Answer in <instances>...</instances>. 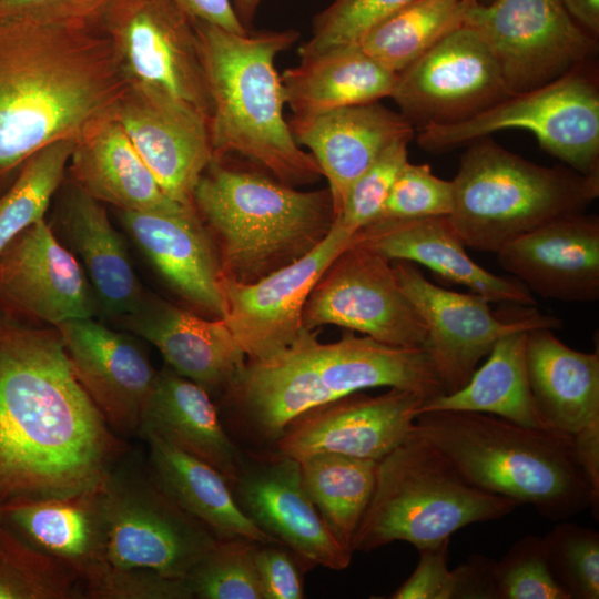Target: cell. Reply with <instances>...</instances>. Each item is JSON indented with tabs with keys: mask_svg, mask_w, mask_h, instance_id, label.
I'll list each match as a JSON object with an SVG mask.
<instances>
[{
	"mask_svg": "<svg viewBox=\"0 0 599 599\" xmlns=\"http://www.w3.org/2000/svg\"><path fill=\"white\" fill-rule=\"evenodd\" d=\"M124 451L59 329L0 315V506L90 491Z\"/></svg>",
	"mask_w": 599,
	"mask_h": 599,
	"instance_id": "obj_1",
	"label": "cell"
},
{
	"mask_svg": "<svg viewBox=\"0 0 599 599\" xmlns=\"http://www.w3.org/2000/svg\"><path fill=\"white\" fill-rule=\"evenodd\" d=\"M126 91L101 26L0 17V180L113 116Z\"/></svg>",
	"mask_w": 599,
	"mask_h": 599,
	"instance_id": "obj_2",
	"label": "cell"
},
{
	"mask_svg": "<svg viewBox=\"0 0 599 599\" xmlns=\"http://www.w3.org/2000/svg\"><path fill=\"white\" fill-rule=\"evenodd\" d=\"M374 387L408 389L427 400L445 394L424 348L388 345L353 331L325 344L316 329L305 327L283 353L247 362L229 393L247 426L258 437L275 441L301 415Z\"/></svg>",
	"mask_w": 599,
	"mask_h": 599,
	"instance_id": "obj_3",
	"label": "cell"
},
{
	"mask_svg": "<svg viewBox=\"0 0 599 599\" xmlns=\"http://www.w3.org/2000/svg\"><path fill=\"white\" fill-rule=\"evenodd\" d=\"M212 109L209 118L214 159L238 154L294 186L323 175L314 156L293 138L278 53L298 39L295 30L236 33L194 19Z\"/></svg>",
	"mask_w": 599,
	"mask_h": 599,
	"instance_id": "obj_4",
	"label": "cell"
},
{
	"mask_svg": "<svg viewBox=\"0 0 599 599\" xmlns=\"http://www.w3.org/2000/svg\"><path fill=\"white\" fill-rule=\"evenodd\" d=\"M413 432L476 487L530 505L546 518L565 520L592 508L571 435L461 410L422 413Z\"/></svg>",
	"mask_w": 599,
	"mask_h": 599,
	"instance_id": "obj_5",
	"label": "cell"
},
{
	"mask_svg": "<svg viewBox=\"0 0 599 599\" xmlns=\"http://www.w3.org/2000/svg\"><path fill=\"white\" fill-rule=\"evenodd\" d=\"M193 206L214 242L221 278L238 283L300 260L327 236L335 219L328 189L298 191L220 159L200 177Z\"/></svg>",
	"mask_w": 599,
	"mask_h": 599,
	"instance_id": "obj_6",
	"label": "cell"
},
{
	"mask_svg": "<svg viewBox=\"0 0 599 599\" xmlns=\"http://www.w3.org/2000/svg\"><path fill=\"white\" fill-rule=\"evenodd\" d=\"M453 185L450 222L466 247L490 253L599 196V176L536 164L488 136L467 144Z\"/></svg>",
	"mask_w": 599,
	"mask_h": 599,
	"instance_id": "obj_7",
	"label": "cell"
},
{
	"mask_svg": "<svg viewBox=\"0 0 599 599\" xmlns=\"http://www.w3.org/2000/svg\"><path fill=\"white\" fill-rule=\"evenodd\" d=\"M519 504L469 483L433 445L415 434L378 460L375 487L352 550L368 552L394 541L418 550L463 527L500 519Z\"/></svg>",
	"mask_w": 599,
	"mask_h": 599,
	"instance_id": "obj_8",
	"label": "cell"
},
{
	"mask_svg": "<svg viewBox=\"0 0 599 599\" xmlns=\"http://www.w3.org/2000/svg\"><path fill=\"white\" fill-rule=\"evenodd\" d=\"M508 129L530 131L540 148L565 165L599 176V80L593 60L464 121L424 126L416 141L427 152L443 153Z\"/></svg>",
	"mask_w": 599,
	"mask_h": 599,
	"instance_id": "obj_9",
	"label": "cell"
},
{
	"mask_svg": "<svg viewBox=\"0 0 599 599\" xmlns=\"http://www.w3.org/2000/svg\"><path fill=\"white\" fill-rule=\"evenodd\" d=\"M103 560L185 579L219 540L185 512L151 470L119 459L94 488Z\"/></svg>",
	"mask_w": 599,
	"mask_h": 599,
	"instance_id": "obj_10",
	"label": "cell"
},
{
	"mask_svg": "<svg viewBox=\"0 0 599 599\" xmlns=\"http://www.w3.org/2000/svg\"><path fill=\"white\" fill-rule=\"evenodd\" d=\"M100 26L129 90L171 95L210 118L194 19L175 0H113Z\"/></svg>",
	"mask_w": 599,
	"mask_h": 599,
	"instance_id": "obj_11",
	"label": "cell"
},
{
	"mask_svg": "<svg viewBox=\"0 0 599 599\" xmlns=\"http://www.w3.org/2000/svg\"><path fill=\"white\" fill-rule=\"evenodd\" d=\"M464 24L486 42L511 94L547 84L595 59L597 39L560 0H474Z\"/></svg>",
	"mask_w": 599,
	"mask_h": 599,
	"instance_id": "obj_12",
	"label": "cell"
},
{
	"mask_svg": "<svg viewBox=\"0 0 599 599\" xmlns=\"http://www.w3.org/2000/svg\"><path fill=\"white\" fill-rule=\"evenodd\" d=\"M398 282L426 328L429 354L446 393L470 379L479 361L506 334L540 327L557 329L561 319L532 306L509 304L493 312L476 293L449 291L429 282L415 263L392 261Z\"/></svg>",
	"mask_w": 599,
	"mask_h": 599,
	"instance_id": "obj_13",
	"label": "cell"
},
{
	"mask_svg": "<svg viewBox=\"0 0 599 599\" xmlns=\"http://www.w3.org/2000/svg\"><path fill=\"white\" fill-rule=\"evenodd\" d=\"M303 327L335 325L382 343L424 348L425 324L404 293L392 261L349 243L311 291L303 308Z\"/></svg>",
	"mask_w": 599,
	"mask_h": 599,
	"instance_id": "obj_14",
	"label": "cell"
},
{
	"mask_svg": "<svg viewBox=\"0 0 599 599\" xmlns=\"http://www.w3.org/2000/svg\"><path fill=\"white\" fill-rule=\"evenodd\" d=\"M509 95L490 49L463 24L397 73L389 98L419 130L464 121Z\"/></svg>",
	"mask_w": 599,
	"mask_h": 599,
	"instance_id": "obj_15",
	"label": "cell"
},
{
	"mask_svg": "<svg viewBox=\"0 0 599 599\" xmlns=\"http://www.w3.org/2000/svg\"><path fill=\"white\" fill-rule=\"evenodd\" d=\"M352 237L334 221L327 236L294 263L253 283L221 278L226 306L222 318L247 362L270 359L296 342L311 291Z\"/></svg>",
	"mask_w": 599,
	"mask_h": 599,
	"instance_id": "obj_16",
	"label": "cell"
},
{
	"mask_svg": "<svg viewBox=\"0 0 599 599\" xmlns=\"http://www.w3.org/2000/svg\"><path fill=\"white\" fill-rule=\"evenodd\" d=\"M426 400L397 387L377 396L357 392L301 415L275 443L296 460L335 453L378 461L408 437Z\"/></svg>",
	"mask_w": 599,
	"mask_h": 599,
	"instance_id": "obj_17",
	"label": "cell"
},
{
	"mask_svg": "<svg viewBox=\"0 0 599 599\" xmlns=\"http://www.w3.org/2000/svg\"><path fill=\"white\" fill-rule=\"evenodd\" d=\"M114 118L164 193L194 209V189L214 160L209 115L171 95L128 89Z\"/></svg>",
	"mask_w": 599,
	"mask_h": 599,
	"instance_id": "obj_18",
	"label": "cell"
},
{
	"mask_svg": "<svg viewBox=\"0 0 599 599\" xmlns=\"http://www.w3.org/2000/svg\"><path fill=\"white\" fill-rule=\"evenodd\" d=\"M73 372L111 428L140 436L158 372L140 343L91 318L57 326Z\"/></svg>",
	"mask_w": 599,
	"mask_h": 599,
	"instance_id": "obj_19",
	"label": "cell"
},
{
	"mask_svg": "<svg viewBox=\"0 0 599 599\" xmlns=\"http://www.w3.org/2000/svg\"><path fill=\"white\" fill-rule=\"evenodd\" d=\"M0 296L54 327L91 318L99 308L82 266L45 219L26 229L0 254Z\"/></svg>",
	"mask_w": 599,
	"mask_h": 599,
	"instance_id": "obj_20",
	"label": "cell"
},
{
	"mask_svg": "<svg viewBox=\"0 0 599 599\" xmlns=\"http://www.w3.org/2000/svg\"><path fill=\"white\" fill-rule=\"evenodd\" d=\"M244 512L301 559L332 570L348 567L352 551L333 536L309 498L300 461L280 454L246 468L232 486Z\"/></svg>",
	"mask_w": 599,
	"mask_h": 599,
	"instance_id": "obj_21",
	"label": "cell"
},
{
	"mask_svg": "<svg viewBox=\"0 0 599 599\" xmlns=\"http://www.w3.org/2000/svg\"><path fill=\"white\" fill-rule=\"evenodd\" d=\"M502 270L548 300L599 298V217L586 212L551 221L496 253Z\"/></svg>",
	"mask_w": 599,
	"mask_h": 599,
	"instance_id": "obj_22",
	"label": "cell"
},
{
	"mask_svg": "<svg viewBox=\"0 0 599 599\" xmlns=\"http://www.w3.org/2000/svg\"><path fill=\"white\" fill-rule=\"evenodd\" d=\"M294 140L306 146L328 181L334 216L353 183L393 143L412 140L414 126L378 101L288 121Z\"/></svg>",
	"mask_w": 599,
	"mask_h": 599,
	"instance_id": "obj_23",
	"label": "cell"
},
{
	"mask_svg": "<svg viewBox=\"0 0 599 599\" xmlns=\"http://www.w3.org/2000/svg\"><path fill=\"white\" fill-rule=\"evenodd\" d=\"M133 334L153 344L169 367L205 390L230 392L247 357L223 318H201L146 294L140 307L121 317Z\"/></svg>",
	"mask_w": 599,
	"mask_h": 599,
	"instance_id": "obj_24",
	"label": "cell"
},
{
	"mask_svg": "<svg viewBox=\"0 0 599 599\" xmlns=\"http://www.w3.org/2000/svg\"><path fill=\"white\" fill-rule=\"evenodd\" d=\"M351 242L365 245L389 261L422 264L489 303L536 305L531 292L521 282L498 276L470 258L449 216L377 220L354 234Z\"/></svg>",
	"mask_w": 599,
	"mask_h": 599,
	"instance_id": "obj_25",
	"label": "cell"
},
{
	"mask_svg": "<svg viewBox=\"0 0 599 599\" xmlns=\"http://www.w3.org/2000/svg\"><path fill=\"white\" fill-rule=\"evenodd\" d=\"M119 216L133 242L174 292L217 318L224 317L217 252L195 210L119 211Z\"/></svg>",
	"mask_w": 599,
	"mask_h": 599,
	"instance_id": "obj_26",
	"label": "cell"
},
{
	"mask_svg": "<svg viewBox=\"0 0 599 599\" xmlns=\"http://www.w3.org/2000/svg\"><path fill=\"white\" fill-rule=\"evenodd\" d=\"M54 223L58 240L82 264L99 308L120 318L136 311L146 293L101 202L71 181Z\"/></svg>",
	"mask_w": 599,
	"mask_h": 599,
	"instance_id": "obj_27",
	"label": "cell"
},
{
	"mask_svg": "<svg viewBox=\"0 0 599 599\" xmlns=\"http://www.w3.org/2000/svg\"><path fill=\"white\" fill-rule=\"evenodd\" d=\"M68 171L72 182L84 192L119 211L182 213L195 210L164 193L114 115L75 140Z\"/></svg>",
	"mask_w": 599,
	"mask_h": 599,
	"instance_id": "obj_28",
	"label": "cell"
},
{
	"mask_svg": "<svg viewBox=\"0 0 599 599\" xmlns=\"http://www.w3.org/2000/svg\"><path fill=\"white\" fill-rule=\"evenodd\" d=\"M145 434H154L211 465L231 486L244 466L207 392L170 367L158 372L146 399L140 436Z\"/></svg>",
	"mask_w": 599,
	"mask_h": 599,
	"instance_id": "obj_29",
	"label": "cell"
},
{
	"mask_svg": "<svg viewBox=\"0 0 599 599\" xmlns=\"http://www.w3.org/2000/svg\"><path fill=\"white\" fill-rule=\"evenodd\" d=\"M526 362L536 404L557 432L575 435L599 420V353L562 343L551 328L527 333Z\"/></svg>",
	"mask_w": 599,
	"mask_h": 599,
	"instance_id": "obj_30",
	"label": "cell"
},
{
	"mask_svg": "<svg viewBox=\"0 0 599 599\" xmlns=\"http://www.w3.org/2000/svg\"><path fill=\"white\" fill-rule=\"evenodd\" d=\"M142 437L149 444L150 470L159 485L219 540L245 538L280 545L244 512L232 486L215 468L154 434Z\"/></svg>",
	"mask_w": 599,
	"mask_h": 599,
	"instance_id": "obj_31",
	"label": "cell"
},
{
	"mask_svg": "<svg viewBox=\"0 0 599 599\" xmlns=\"http://www.w3.org/2000/svg\"><path fill=\"white\" fill-rule=\"evenodd\" d=\"M397 73L386 69L356 43L301 59L281 75L293 116L307 118L389 97Z\"/></svg>",
	"mask_w": 599,
	"mask_h": 599,
	"instance_id": "obj_32",
	"label": "cell"
},
{
	"mask_svg": "<svg viewBox=\"0 0 599 599\" xmlns=\"http://www.w3.org/2000/svg\"><path fill=\"white\" fill-rule=\"evenodd\" d=\"M528 332L516 331L500 337L466 385L426 400L419 414L477 412L527 427L555 430L540 413L530 388L526 362Z\"/></svg>",
	"mask_w": 599,
	"mask_h": 599,
	"instance_id": "obj_33",
	"label": "cell"
},
{
	"mask_svg": "<svg viewBox=\"0 0 599 599\" xmlns=\"http://www.w3.org/2000/svg\"><path fill=\"white\" fill-rule=\"evenodd\" d=\"M30 544L80 577L103 560L94 489L65 497L20 498L0 506Z\"/></svg>",
	"mask_w": 599,
	"mask_h": 599,
	"instance_id": "obj_34",
	"label": "cell"
},
{
	"mask_svg": "<svg viewBox=\"0 0 599 599\" xmlns=\"http://www.w3.org/2000/svg\"><path fill=\"white\" fill-rule=\"evenodd\" d=\"M305 489L325 525L347 550L370 500L377 460L319 453L298 460Z\"/></svg>",
	"mask_w": 599,
	"mask_h": 599,
	"instance_id": "obj_35",
	"label": "cell"
},
{
	"mask_svg": "<svg viewBox=\"0 0 599 599\" xmlns=\"http://www.w3.org/2000/svg\"><path fill=\"white\" fill-rule=\"evenodd\" d=\"M474 0H415L369 28L357 41L373 59L399 73L464 24Z\"/></svg>",
	"mask_w": 599,
	"mask_h": 599,
	"instance_id": "obj_36",
	"label": "cell"
},
{
	"mask_svg": "<svg viewBox=\"0 0 599 599\" xmlns=\"http://www.w3.org/2000/svg\"><path fill=\"white\" fill-rule=\"evenodd\" d=\"M74 142L50 143L21 164L14 182L0 197V254L20 233L44 219L64 181Z\"/></svg>",
	"mask_w": 599,
	"mask_h": 599,
	"instance_id": "obj_37",
	"label": "cell"
},
{
	"mask_svg": "<svg viewBox=\"0 0 599 599\" xmlns=\"http://www.w3.org/2000/svg\"><path fill=\"white\" fill-rule=\"evenodd\" d=\"M83 598L78 575L0 527V599Z\"/></svg>",
	"mask_w": 599,
	"mask_h": 599,
	"instance_id": "obj_38",
	"label": "cell"
},
{
	"mask_svg": "<svg viewBox=\"0 0 599 599\" xmlns=\"http://www.w3.org/2000/svg\"><path fill=\"white\" fill-rule=\"evenodd\" d=\"M257 546L245 538L217 540L185 578L193 598L263 599L255 564Z\"/></svg>",
	"mask_w": 599,
	"mask_h": 599,
	"instance_id": "obj_39",
	"label": "cell"
},
{
	"mask_svg": "<svg viewBox=\"0 0 599 599\" xmlns=\"http://www.w3.org/2000/svg\"><path fill=\"white\" fill-rule=\"evenodd\" d=\"M541 540L550 572L569 599H598V531L575 522H560Z\"/></svg>",
	"mask_w": 599,
	"mask_h": 599,
	"instance_id": "obj_40",
	"label": "cell"
},
{
	"mask_svg": "<svg viewBox=\"0 0 599 599\" xmlns=\"http://www.w3.org/2000/svg\"><path fill=\"white\" fill-rule=\"evenodd\" d=\"M415 0H333L315 16L313 32L304 42L301 59L356 43L373 26Z\"/></svg>",
	"mask_w": 599,
	"mask_h": 599,
	"instance_id": "obj_41",
	"label": "cell"
},
{
	"mask_svg": "<svg viewBox=\"0 0 599 599\" xmlns=\"http://www.w3.org/2000/svg\"><path fill=\"white\" fill-rule=\"evenodd\" d=\"M83 598L191 599L186 579L164 576L141 567H120L100 560L81 577Z\"/></svg>",
	"mask_w": 599,
	"mask_h": 599,
	"instance_id": "obj_42",
	"label": "cell"
},
{
	"mask_svg": "<svg viewBox=\"0 0 599 599\" xmlns=\"http://www.w3.org/2000/svg\"><path fill=\"white\" fill-rule=\"evenodd\" d=\"M497 599H569L554 579L542 540L526 535L495 561Z\"/></svg>",
	"mask_w": 599,
	"mask_h": 599,
	"instance_id": "obj_43",
	"label": "cell"
},
{
	"mask_svg": "<svg viewBox=\"0 0 599 599\" xmlns=\"http://www.w3.org/2000/svg\"><path fill=\"white\" fill-rule=\"evenodd\" d=\"M408 139L388 146L353 183L342 211L334 221L349 235L369 225L379 216L390 187L408 161Z\"/></svg>",
	"mask_w": 599,
	"mask_h": 599,
	"instance_id": "obj_44",
	"label": "cell"
},
{
	"mask_svg": "<svg viewBox=\"0 0 599 599\" xmlns=\"http://www.w3.org/2000/svg\"><path fill=\"white\" fill-rule=\"evenodd\" d=\"M453 204V181L434 175L428 164L407 161L397 174L377 220L449 216Z\"/></svg>",
	"mask_w": 599,
	"mask_h": 599,
	"instance_id": "obj_45",
	"label": "cell"
},
{
	"mask_svg": "<svg viewBox=\"0 0 599 599\" xmlns=\"http://www.w3.org/2000/svg\"><path fill=\"white\" fill-rule=\"evenodd\" d=\"M113 0H0V17H24L67 26H100Z\"/></svg>",
	"mask_w": 599,
	"mask_h": 599,
	"instance_id": "obj_46",
	"label": "cell"
},
{
	"mask_svg": "<svg viewBox=\"0 0 599 599\" xmlns=\"http://www.w3.org/2000/svg\"><path fill=\"white\" fill-rule=\"evenodd\" d=\"M449 539L419 549L414 572L393 592L392 599H454L455 575L449 570Z\"/></svg>",
	"mask_w": 599,
	"mask_h": 599,
	"instance_id": "obj_47",
	"label": "cell"
},
{
	"mask_svg": "<svg viewBox=\"0 0 599 599\" xmlns=\"http://www.w3.org/2000/svg\"><path fill=\"white\" fill-rule=\"evenodd\" d=\"M277 544H258L255 564L263 599H301L304 596L300 569L292 556Z\"/></svg>",
	"mask_w": 599,
	"mask_h": 599,
	"instance_id": "obj_48",
	"label": "cell"
},
{
	"mask_svg": "<svg viewBox=\"0 0 599 599\" xmlns=\"http://www.w3.org/2000/svg\"><path fill=\"white\" fill-rule=\"evenodd\" d=\"M495 561L474 555L454 569V599H497Z\"/></svg>",
	"mask_w": 599,
	"mask_h": 599,
	"instance_id": "obj_49",
	"label": "cell"
},
{
	"mask_svg": "<svg viewBox=\"0 0 599 599\" xmlns=\"http://www.w3.org/2000/svg\"><path fill=\"white\" fill-rule=\"evenodd\" d=\"M577 460L587 477L592 495V512L598 518L599 506V420L572 435Z\"/></svg>",
	"mask_w": 599,
	"mask_h": 599,
	"instance_id": "obj_50",
	"label": "cell"
},
{
	"mask_svg": "<svg viewBox=\"0 0 599 599\" xmlns=\"http://www.w3.org/2000/svg\"><path fill=\"white\" fill-rule=\"evenodd\" d=\"M193 19L205 21L225 30L245 33L230 0H175Z\"/></svg>",
	"mask_w": 599,
	"mask_h": 599,
	"instance_id": "obj_51",
	"label": "cell"
},
{
	"mask_svg": "<svg viewBox=\"0 0 599 599\" xmlns=\"http://www.w3.org/2000/svg\"><path fill=\"white\" fill-rule=\"evenodd\" d=\"M568 14L591 37H599V0H560Z\"/></svg>",
	"mask_w": 599,
	"mask_h": 599,
	"instance_id": "obj_52",
	"label": "cell"
},
{
	"mask_svg": "<svg viewBox=\"0 0 599 599\" xmlns=\"http://www.w3.org/2000/svg\"><path fill=\"white\" fill-rule=\"evenodd\" d=\"M261 2L262 0H234L233 7L244 27L252 24Z\"/></svg>",
	"mask_w": 599,
	"mask_h": 599,
	"instance_id": "obj_53",
	"label": "cell"
},
{
	"mask_svg": "<svg viewBox=\"0 0 599 599\" xmlns=\"http://www.w3.org/2000/svg\"><path fill=\"white\" fill-rule=\"evenodd\" d=\"M479 3L481 4H488L490 2H493L494 0H477Z\"/></svg>",
	"mask_w": 599,
	"mask_h": 599,
	"instance_id": "obj_54",
	"label": "cell"
}]
</instances>
